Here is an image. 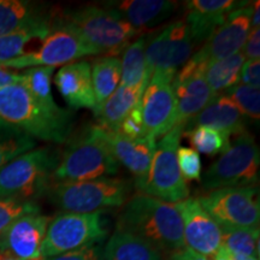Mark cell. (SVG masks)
Listing matches in <instances>:
<instances>
[{
    "mask_svg": "<svg viewBox=\"0 0 260 260\" xmlns=\"http://www.w3.org/2000/svg\"><path fill=\"white\" fill-rule=\"evenodd\" d=\"M116 230L145 240L168 258L186 248L182 219L175 204L139 191L122 206Z\"/></svg>",
    "mask_w": 260,
    "mask_h": 260,
    "instance_id": "cell-1",
    "label": "cell"
},
{
    "mask_svg": "<svg viewBox=\"0 0 260 260\" xmlns=\"http://www.w3.org/2000/svg\"><path fill=\"white\" fill-rule=\"evenodd\" d=\"M74 125L71 110L51 111L21 82L0 89V126L24 133L32 139L63 144Z\"/></svg>",
    "mask_w": 260,
    "mask_h": 260,
    "instance_id": "cell-2",
    "label": "cell"
},
{
    "mask_svg": "<svg viewBox=\"0 0 260 260\" xmlns=\"http://www.w3.org/2000/svg\"><path fill=\"white\" fill-rule=\"evenodd\" d=\"M118 174L113 157L98 124L86 126L70 140L52 175V184L110 177Z\"/></svg>",
    "mask_w": 260,
    "mask_h": 260,
    "instance_id": "cell-3",
    "label": "cell"
},
{
    "mask_svg": "<svg viewBox=\"0 0 260 260\" xmlns=\"http://www.w3.org/2000/svg\"><path fill=\"white\" fill-rule=\"evenodd\" d=\"M54 147L32 148L0 169V198L34 201L46 194L60 161Z\"/></svg>",
    "mask_w": 260,
    "mask_h": 260,
    "instance_id": "cell-4",
    "label": "cell"
},
{
    "mask_svg": "<svg viewBox=\"0 0 260 260\" xmlns=\"http://www.w3.org/2000/svg\"><path fill=\"white\" fill-rule=\"evenodd\" d=\"M133 187L128 180L102 177L51 184L46 194L61 212L92 213L122 207L132 197Z\"/></svg>",
    "mask_w": 260,
    "mask_h": 260,
    "instance_id": "cell-5",
    "label": "cell"
},
{
    "mask_svg": "<svg viewBox=\"0 0 260 260\" xmlns=\"http://www.w3.org/2000/svg\"><path fill=\"white\" fill-rule=\"evenodd\" d=\"M60 18L76 29L98 54L106 57H115L124 51L140 32L104 6H83L65 12Z\"/></svg>",
    "mask_w": 260,
    "mask_h": 260,
    "instance_id": "cell-6",
    "label": "cell"
},
{
    "mask_svg": "<svg viewBox=\"0 0 260 260\" xmlns=\"http://www.w3.org/2000/svg\"><path fill=\"white\" fill-rule=\"evenodd\" d=\"M260 152L254 136L245 132L201 177V189L255 187L259 181Z\"/></svg>",
    "mask_w": 260,
    "mask_h": 260,
    "instance_id": "cell-7",
    "label": "cell"
},
{
    "mask_svg": "<svg viewBox=\"0 0 260 260\" xmlns=\"http://www.w3.org/2000/svg\"><path fill=\"white\" fill-rule=\"evenodd\" d=\"M109 235L104 211L92 213L60 212L48 223L42 243V258L47 259L64 253L99 245Z\"/></svg>",
    "mask_w": 260,
    "mask_h": 260,
    "instance_id": "cell-8",
    "label": "cell"
},
{
    "mask_svg": "<svg viewBox=\"0 0 260 260\" xmlns=\"http://www.w3.org/2000/svg\"><path fill=\"white\" fill-rule=\"evenodd\" d=\"M184 125L182 123L175 125L157 144L147 177L139 187V193L169 204H177L189 198V188L177 162V148Z\"/></svg>",
    "mask_w": 260,
    "mask_h": 260,
    "instance_id": "cell-9",
    "label": "cell"
},
{
    "mask_svg": "<svg viewBox=\"0 0 260 260\" xmlns=\"http://www.w3.org/2000/svg\"><path fill=\"white\" fill-rule=\"evenodd\" d=\"M189 27L183 18L168 24L146 38V69L148 79L172 82L178 70L190 59L194 51Z\"/></svg>",
    "mask_w": 260,
    "mask_h": 260,
    "instance_id": "cell-10",
    "label": "cell"
},
{
    "mask_svg": "<svg viewBox=\"0 0 260 260\" xmlns=\"http://www.w3.org/2000/svg\"><path fill=\"white\" fill-rule=\"evenodd\" d=\"M98 52L87 44L76 29L68 24L60 16L53 21L50 34L40 47L31 53L5 61L0 67L5 69H29L37 67L56 68L67 65L87 56H96Z\"/></svg>",
    "mask_w": 260,
    "mask_h": 260,
    "instance_id": "cell-11",
    "label": "cell"
},
{
    "mask_svg": "<svg viewBox=\"0 0 260 260\" xmlns=\"http://www.w3.org/2000/svg\"><path fill=\"white\" fill-rule=\"evenodd\" d=\"M256 187L223 188L198 198L203 209L219 226L259 228L260 209Z\"/></svg>",
    "mask_w": 260,
    "mask_h": 260,
    "instance_id": "cell-12",
    "label": "cell"
},
{
    "mask_svg": "<svg viewBox=\"0 0 260 260\" xmlns=\"http://www.w3.org/2000/svg\"><path fill=\"white\" fill-rule=\"evenodd\" d=\"M248 4L230 12L225 22L204 42L197 53H193L191 58L206 69L214 61L225 59L241 51L252 29L253 8Z\"/></svg>",
    "mask_w": 260,
    "mask_h": 260,
    "instance_id": "cell-13",
    "label": "cell"
},
{
    "mask_svg": "<svg viewBox=\"0 0 260 260\" xmlns=\"http://www.w3.org/2000/svg\"><path fill=\"white\" fill-rule=\"evenodd\" d=\"M205 70L190 57L175 75L171 88L177 103V124H186L217 96L205 81Z\"/></svg>",
    "mask_w": 260,
    "mask_h": 260,
    "instance_id": "cell-14",
    "label": "cell"
},
{
    "mask_svg": "<svg viewBox=\"0 0 260 260\" xmlns=\"http://www.w3.org/2000/svg\"><path fill=\"white\" fill-rule=\"evenodd\" d=\"M182 219L184 245L191 251L210 258L222 246L218 224L203 209L197 198L175 204Z\"/></svg>",
    "mask_w": 260,
    "mask_h": 260,
    "instance_id": "cell-15",
    "label": "cell"
},
{
    "mask_svg": "<svg viewBox=\"0 0 260 260\" xmlns=\"http://www.w3.org/2000/svg\"><path fill=\"white\" fill-rule=\"evenodd\" d=\"M50 220L40 212L18 217L0 235V253L19 260H44L41 249Z\"/></svg>",
    "mask_w": 260,
    "mask_h": 260,
    "instance_id": "cell-16",
    "label": "cell"
},
{
    "mask_svg": "<svg viewBox=\"0 0 260 260\" xmlns=\"http://www.w3.org/2000/svg\"><path fill=\"white\" fill-rule=\"evenodd\" d=\"M145 136L157 140L177 125V103L168 81L151 79L141 98Z\"/></svg>",
    "mask_w": 260,
    "mask_h": 260,
    "instance_id": "cell-17",
    "label": "cell"
},
{
    "mask_svg": "<svg viewBox=\"0 0 260 260\" xmlns=\"http://www.w3.org/2000/svg\"><path fill=\"white\" fill-rule=\"evenodd\" d=\"M102 134L116 160L121 162L123 167L133 174L134 188L138 190L147 177L157 147L155 140L148 136L130 140L119 132L104 128H102Z\"/></svg>",
    "mask_w": 260,
    "mask_h": 260,
    "instance_id": "cell-18",
    "label": "cell"
},
{
    "mask_svg": "<svg viewBox=\"0 0 260 260\" xmlns=\"http://www.w3.org/2000/svg\"><path fill=\"white\" fill-rule=\"evenodd\" d=\"M248 4L235 0H191L184 3L183 19L189 27L194 45L203 44L222 25L234 10Z\"/></svg>",
    "mask_w": 260,
    "mask_h": 260,
    "instance_id": "cell-19",
    "label": "cell"
},
{
    "mask_svg": "<svg viewBox=\"0 0 260 260\" xmlns=\"http://www.w3.org/2000/svg\"><path fill=\"white\" fill-rule=\"evenodd\" d=\"M54 84L71 111L77 109L95 111L96 104L89 61L77 60L64 65L56 74Z\"/></svg>",
    "mask_w": 260,
    "mask_h": 260,
    "instance_id": "cell-20",
    "label": "cell"
},
{
    "mask_svg": "<svg viewBox=\"0 0 260 260\" xmlns=\"http://www.w3.org/2000/svg\"><path fill=\"white\" fill-rule=\"evenodd\" d=\"M103 6L142 32L167 21L176 10L177 3L168 0H117L104 3Z\"/></svg>",
    "mask_w": 260,
    "mask_h": 260,
    "instance_id": "cell-21",
    "label": "cell"
},
{
    "mask_svg": "<svg viewBox=\"0 0 260 260\" xmlns=\"http://www.w3.org/2000/svg\"><path fill=\"white\" fill-rule=\"evenodd\" d=\"M195 126H209L229 136H237L247 132L246 118L223 94L217 95L203 111L189 119L184 125V130Z\"/></svg>",
    "mask_w": 260,
    "mask_h": 260,
    "instance_id": "cell-22",
    "label": "cell"
},
{
    "mask_svg": "<svg viewBox=\"0 0 260 260\" xmlns=\"http://www.w3.org/2000/svg\"><path fill=\"white\" fill-rule=\"evenodd\" d=\"M46 6L27 0H0V37L21 29L52 22Z\"/></svg>",
    "mask_w": 260,
    "mask_h": 260,
    "instance_id": "cell-23",
    "label": "cell"
},
{
    "mask_svg": "<svg viewBox=\"0 0 260 260\" xmlns=\"http://www.w3.org/2000/svg\"><path fill=\"white\" fill-rule=\"evenodd\" d=\"M148 84L138 87H125L119 84L117 89L94 112L98 125L107 130H118L125 116L141 102L142 94Z\"/></svg>",
    "mask_w": 260,
    "mask_h": 260,
    "instance_id": "cell-24",
    "label": "cell"
},
{
    "mask_svg": "<svg viewBox=\"0 0 260 260\" xmlns=\"http://www.w3.org/2000/svg\"><path fill=\"white\" fill-rule=\"evenodd\" d=\"M104 260H165L164 255L145 240L115 230L103 248Z\"/></svg>",
    "mask_w": 260,
    "mask_h": 260,
    "instance_id": "cell-25",
    "label": "cell"
},
{
    "mask_svg": "<svg viewBox=\"0 0 260 260\" xmlns=\"http://www.w3.org/2000/svg\"><path fill=\"white\" fill-rule=\"evenodd\" d=\"M53 21L0 37V64L30 53L31 42L42 44L53 27Z\"/></svg>",
    "mask_w": 260,
    "mask_h": 260,
    "instance_id": "cell-26",
    "label": "cell"
},
{
    "mask_svg": "<svg viewBox=\"0 0 260 260\" xmlns=\"http://www.w3.org/2000/svg\"><path fill=\"white\" fill-rule=\"evenodd\" d=\"M90 71L96 111L121 84V59L106 56L96 58L90 64Z\"/></svg>",
    "mask_w": 260,
    "mask_h": 260,
    "instance_id": "cell-27",
    "label": "cell"
},
{
    "mask_svg": "<svg viewBox=\"0 0 260 260\" xmlns=\"http://www.w3.org/2000/svg\"><path fill=\"white\" fill-rule=\"evenodd\" d=\"M245 61L246 57L240 51L225 59L214 61L206 68L204 73L205 81L214 95H220L240 82V75Z\"/></svg>",
    "mask_w": 260,
    "mask_h": 260,
    "instance_id": "cell-28",
    "label": "cell"
},
{
    "mask_svg": "<svg viewBox=\"0 0 260 260\" xmlns=\"http://www.w3.org/2000/svg\"><path fill=\"white\" fill-rule=\"evenodd\" d=\"M146 37L138 38L123 51L121 59V86L138 87L148 84L146 69Z\"/></svg>",
    "mask_w": 260,
    "mask_h": 260,
    "instance_id": "cell-29",
    "label": "cell"
},
{
    "mask_svg": "<svg viewBox=\"0 0 260 260\" xmlns=\"http://www.w3.org/2000/svg\"><path fill=\"white\" fill-rule=\"evenodd\" d=\"M53 73L54 68L51 67L29 68L21 74V83L41 105L47 107L51 111L57 112L63 109L54 102L52 95Z\"/></svg>",
    "mask_w": 260,
    "mask_h": 260,
    "instance_id": "cell-30",
    "label": "cell"
},
{
    "mask_svg": "<svg viewBox=\"0 0 260 260\" xmlns=\"http://www.w3.org/2000/svg\"><path fill=\"white\" fill-rule=\"evenodd\" d=\"M222 234V246L232 254L253 256L259 259V228L219 226Z\"/></svg>",
    "mask_w": 260,
    "mask_h": 260,
    "instance_id": "cell-31",
    "label": "cell"
},
{
    "mask_svg": "<svg viewBox=\"0 0 260 260\" xmlns=\"http://www.w3.org/2000/svg\"><path fill=\"white\" fill-rule=\"evenodd\" d=\"M182 136L188 139L193 149L198 153L217 155L224 153L230 147V136L209 126H195L193 129L183 130Z\"/></svg>",
    "mask_w": 260,
    "mask_h": 260,
    "instance_id": "cell-32",
    "label": "cell"
},
{
    "mask_svg": "<svg viewBox=\"0 0 260 260\" xmlns=\"http://www.w3.org/2000/svg\"><path fill=\"white\" fill-rule=\"evenodd\" d=\"M35 147L37 141L31 136L0 126V169Z\"/></svg>",
    "mask_w": 260,
    "mask_h": 260,
    "instance_id": "cell-33",
    "label": "cell"
},
{
    "mask_svg": "<svg viewBox=\"0 0 260 260\" xmlns=\"http://www.w3.org/2000/svg\"><path fill=\"white\" fill-rule=\"evenodd\" d=\"M232 102L243 117L259 121L260 118V90L258 88L237 83L223 93Z\"/></svg>",
    "mask_w": 260,
    "mask_h": 260,
    "instance_id": "cell-34",
    "label": "cell"
},
{
    "mask_svg": "<svg viewBox=\"0 0 260 260\" xmlns=\"http://www.w3.org/2000/svg\"><path fill=\"white\" fill-rule=\"evenodd\" d=\"M39 212L40 207L35 201L0 198V235L18 217Z\"/></svg>",
    "mask_w": 260,
    "mask_h": 260,
    "instance_id": "cell-35",
    "label": "cell"
},
{
    "mask_svg": "<svg viewBox=\"0 0 260 260\" xmlns=\"http://www.w3.org/2000/svg\"><path fill=\"white\" fill-rule=\"evenodd\" d=\"M177 162L184 181L201 180V159L195 149L191 147H178Z\"/></svg>",
    "mask_w": 260,
    "mask_h": 260,
    "instance_id": "cell-36",
    "label": "cell"
},
{
    "mask_svg": "<svg viewBox=\"0 0 260 260\" xmlns=\"http://www.w3.org/2000/svg\"><path fill=\"white\" fill-rule=\"evenodd\" d=\"M117 132H119L122 135H124L125 138H128L130 140L145 138L141 102H140L138 105H136L134 109H133L132 111L125 116V118L123 119L121 124H119Z\"/></svg>",
    "mask_w": 260,
    "mask_h": 260,
    "instance_id": "cell-37",
    "label": "cell"
},
{
    "mask_svg": "<svg viewBox=\"0 0 260 260\" xmlns=\"http://www.w3.org/2000/svg\"><path fill=\"white\" fill-rule=\"evenodd\" d=\"M45 260H104L103 248L99 243V245L82 247V248L75 249V251L52 256V258Z\"/></svg>",
    "mask_w": 260,
    "mask_h": 260,
    "instance_id": "cell-38",
    "label": "cell"
},
{
    "mask_svg": "<svg viewBox=\"0 0 260 260\" xmlns=\"http://www.w3.org/2000/svg\"><path fill=\"white\" fill-rule=\"evenodd\" d=\"M240 82L246 86L258 88L260 87V60L247 59L240 75Z\"/></svg>",
    "mask_w": 260,
    "mask_h": 260,
    "instance_id": "cell-39",
    "label": "cell"
},
{
    "mask_svg": "<svg viewBox=\"0 0 260 260\" xmlns=\"http://www.w3.org/2000/svg\"><path fill=\"white\" fill-rule=\"evenodd\" d=\"M241 52L247 59H259L260 58V29L252 28L248 38L243 45Z\"/></svg>",
    "mask_w": 260,
    "mask_h": 260,
    "instance_id": "cell-40",
    "label": "cell"
},
{
    "mask_svg": "<svg viewBox=\"0 0 260 260\" xmlns=\"http://www.w3.org/2000/svg\"><path fill=\"white\" fill-rule=\"evenodd\" d=\"M169 260H209L206 256L199 254V253L191 251L189 248H184L169 256Z\"/></svg>",
    "mask_w": 260,
    "mask_h": 260,
    "instance_id": "cell-41",
    "label": "cell"
},
{
    "mask_svg": "<svg viewBox=\"0 0 260 260\" xmlns=\"http://www.w3.org/2000/svg\"><path fill=\"white\" fill-rule=\"evenodd\" d=\"M252 17H251V27L259 28L260 27V2L256 0L252 4Z\"/></svg>",
    "mask_w": 260,
    "mask_h": 260,
    "instance_id": "cell-42",
    "label": "cell"
},
{
    "mask_svg": "<svg viewBox=\"0 0 260 260\" xmlns=\"http://www.w3.org/2000/svg\"><path fill=\"white\" fill-rule=\"evenodd\" d=\"M209 260H230V253L225 247L220 246L218 251L214 253L213 255H211Z\"/></svg>",
    "mask_w": 260,
    "mask_h": 260,
    "instance_id": "cell-43",
    "label": "cell"
},
{
    "mask_svg": "<svg viewBox=\"0 0 260 260\" xmlns=\"http://www.w3.org/2000/svg\"><path fill=\"white\" fill-rule=\"evenodd\" d=\"M230 260H259V259L258 258H253V256L237 255V254H232V253H230Z\"/></svg>",
    "mask_w": 260,
    "mask_h": 260,
    "instance_id": "cell-44",
    "label": "cell"
},
{
    "mask_svg": "<svg viewBox=\"0 0 260 260\" xmlns=\"http://www.w3.org/2000/svg\"><path fill=\"white\" fill-rule=\"evenodd\" d=\"M0 260H19L9 253H0Z\"/></svg>",
    "mask_w": 260,
    "mask_h": 260,
    "instance_id": "cell-45",
    "label": "cell"
}]
</instances>
